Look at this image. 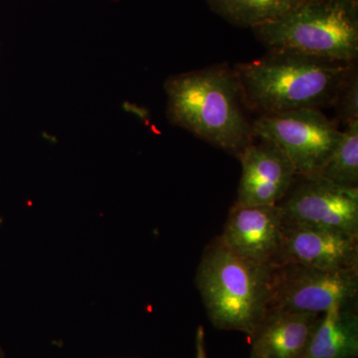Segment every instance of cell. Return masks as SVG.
I'll return each mask as SVG.
<instances>
[{
  "label": "cell",
  "instance_id": "6da1fadb",
  "mask_svg": "<svg viewBox=\"0 0 358 358\" xmlns=\"http://www.w3.org/2000/svg\"><path fill=\"white\" fill-rule=\"evenodd\" d=\"M355 63L298 52L268 50L263 57L234 67L242 102L263 115L334 106Z\"/></svg>",
  "mask_w": 358,
  "mask_h": 358
},
{
  "label": "cell",
  "instance_id": "e0dca14e",
  "mask_svg": "<svg viewBox=\"0 0 358 358\" xmlns=\"http://www.w3.org/2000/svg\"><path fill=\"white\" fill-rule=\"evenodd\" d=\"M0 358H4L3 352H2L1 346H0Z\"/></svg>",
  "mask_w": 358,
  "mask_h": 358
},
{
  "label": "cell",
  "instance_id": "8fae6325",
  "mask_svg": "<svg viewBox=\"0 0 358 358\" xmlns=\"http://www.w3.org/2000/svg\"><path fill=\"white\" fill-rule=\"evenodd\" d=\"M322 315L270 308L249 336L257 358H303Z\"/></svg>",
  "mask_w": 358,
  "mask_h": 358
},
{
  "label": "cell",
  "instance_id": "5b68a950",
  "mask_svg": "<svg viewBox=\"0 0 358 358\" xmlns=\"http://www.w3.org/2000/svg\"><path fill=\"white\" fill-rule=\"evenodd\" d=\"M254 138L282 150L298 176L320 173L338 143L341 131L322 110L303 109L260 115L252 124Z\"/></svg>",
  "mask_w": 358,
  "mask_h": 358
},
{
  "label": "cell",
  "instance_id": "5bb4252c",
  "mask_svg": "<svg viewBox=\"0 0 358 358\" xmlns=\"http://www.w3.org/2000/svg\"><path fill=\"white\" fill-rule=\"evenodd\" d=\"M317 176L343 187L358 188V121L350 122L341 131Z\"/></svg>",
  "mask_w": 358,
  "mask_h": 358
},
{
  "label": "cell",
  "instance_id": "8992f818",
  "mask_svg": "<svg viewBox=\"0 0 358 358\" xmlns=\"http://www.w3.org/2000/svg\"><path fill=\"white\" fill-rule=\"evenodd\" d=\"M270 308L324 315L334 307H355L358 268L324 270L282 264L273 268Z\"/></svg>",
  "mask_w": 358,
  "mask_h": 358
},
{
  "label": "cell",
  "instance_id": "ac0fdd59",
  "mask_svg": "<svg viewBox=\"0 0 358 358\" xmlns=\"http://www.w3.org/2000/svg\"><path fill=\"white\" fill-rule=\"evenodd\" d=\"M250 358H257V357H252V355H251V357H250Z\"/></svg>",
  "mask_w": 358,
  "mask_h": 358
},
{
  "label": "cell",
  "instance_id": "9c48e42d",
  "mask_svg": "<svg viewBox=\"0 0 358 358\" xmlns=\"http://www.w3.org/2000/svg\"><path fill=\"white\" fill-rule=\"evenodd\" d=\"M282 264L324 270L358 268V235L284 223L275 266Z\"/></svg>",
  "mask_w": 358,
  "mask_h": 358
},
{
  "label": "cell",
  "instance_id": "2e32d148",
  "mask_svg": "<svg viewBox=\"0 0 358 358\" xmlns=\"http://www.w3.org/2000/svg\"><path fill=\"white\" fill-rule=\"evenodd\" d=\"M194 358H208L206 352V341H205V329L199 327L195 334V357Z\"/></svg>",
  "mask_w": 358,
  "mask_h": 358
},
{
  "label": "cell",
  "instance_id": "277c9868",
  "mask_svg": "<svg viewBox=\"0 0 358 358\" xmlns=\"http://www.w3.org/2000/svg\"><path fill=\"white\" fill-rule=\"evenodd\" d=\"M252 30L268 50L352 64L358 57V1L306 0L284 17Z\"/></svg>",
  "mask_w": 358,
  "mask_h": 358
},
{
  "label": "cell",
  "instance_id": "4fadbf2b",
  "mask_svg": "<svg viewBox=\"0 0 358 358\" xmlns=\"http://www.w3.org/2000/svg\"><path fill=\"white\" fill-rule=\"evenodd\" d=\"M306 0H209L214 13L231 24L253 29L284 17Z\"/></svg>",
  "mask_w": 358,
  "mask_h": 358
},
{
  "label": "cell",
  "instance_id": "7a4b0ae2",
  "mask_svg": "<svg viewBox=\"0 0 358 358\" xmlns=\"http://www.w3.org/2000/svg\"><path fill=\"white\" fill-rule=\"evenodd\" d=\"M164 91L167 117L174 126L237 159L253 143L237 75L227 65L173 75L164 82Z\"/></svg>",
  "mask_w": 358,
  "mask_h": 358
},
{
  "label": "cell",
  "instance_id": "7c38bea8",
  "mask_svg": "<svg viewBox=\"0 0 358 358\" xmlns=\"http://www.w3.org/2000/svg\"><path fill=\"white\" fill-rule=\"evenodd\" d=\"M355 307H334L320 315L303 358H357Z\"/></svg>",
  "mask_w": 358,
  "mask_h": 358
},
{
  "label": "cell",
  "instance_id": "d6986e66",
  "mask_svg": "<svg viewBox=\"0 0 358 358\" xmlns=\"http://www.w3.org/2000/svg\"><path fill=\"white\" fill-rule=\"evenodd\" d=\"M207 1H209V0H207Z\"/></svg>",
  "mask_w": 358,
  "mask_h": 358
},
{
  "label": "cell",
  "instance_id": "30bf717a",
  "mask_svg": "<svg viewBox=\"0 0 358 358\" xmlns=\"http://www.w3.org/2000/svg\"><path fill=\"white\" fill-rule=\"evenodd\" d=\"M238 159L242 174L235 203L277 205L298 176L288 155L268 141L250 143Z\"/></svg>",
  "mask_w": 358,
  "mask_h": 358
},
{
  "label": "cell",
  "instance_id": "ba28073f",
  "mask_svg": "<svg viewBox=\"0 0 358 358\" xmlns=\"http://www.w3.org/2000/svg\"><path fill=\"white\" fill-rule=\"evenodd\" d=\"M282 219L279 205H241L234 203L221 242L230 251L250 262L275 266L281 249Z\"/></svg>",
  "mask_w": 358,
  "mask_h": 358
},
{
  "label": "cell",
  "instance_id": "9a60e30c",
  "mask_svg": "<svg viewBox=\"0 0 358 358\" xmlns=\"http://www.w3.org/2000/svg\"><path fill=\"white\" fill-rule=\"evenodd\" d=\"M334 107H336L338 121L345 127L358 121V72L355 66L341 85Z\"/></svg>",
  "mask_w": 358,
  "mask_h": 358
},
{
  "label": "cell",
  "instance_id": "52a82bcc",
  "mask_svg": "<svg viewBox=\"0 0 358 358\" xmlns=\"http://www.w3.org/2000/svg\"><path fill=\"white\" fill-rule=\"evenodd\" d=\"M278 205L285 224L358 235V188L334 185L317 176H296Z\"/></svg>",
  "mask_w": 358,
  "mask_h": 358
},
{
  "label": "cell",
  "instance_id": "3957f363",
  "mask_svg": "<svg viewBox=\"0 0 358 358\" xmlns=\"http://www.w3.org/2000/svg\"><path fill=\"white\" fill-rule=\"evenodd\" d=\"M274 267L245 260L219 237L210 242L202 254L195 282L212 324L251 336L270 308Z\"/></svg>",
  "mask_w": 358,
  "mask_h": 358
}]
</instances>
